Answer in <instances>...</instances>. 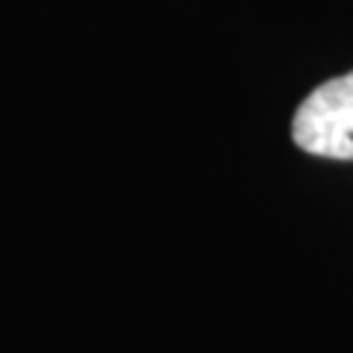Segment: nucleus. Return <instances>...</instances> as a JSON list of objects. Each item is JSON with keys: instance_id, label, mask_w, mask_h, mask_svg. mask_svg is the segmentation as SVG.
I'll return each instance as SVG.
<instances>
[{"instance_id": "obj_1", "label": "nucleus", "mask_w": 353, "mask_h": 353, "mask_svg": "<svg viewBox=\"0 0 353 353\" xmlns=\"http://www.w3.org/2000/svg\"><path fill=\"white\" fill-rule=\"evenodd\" d=\"M292 139L312 157L353 159V71L306 94L292 121Z\"/></svg>"}]
</instances>
